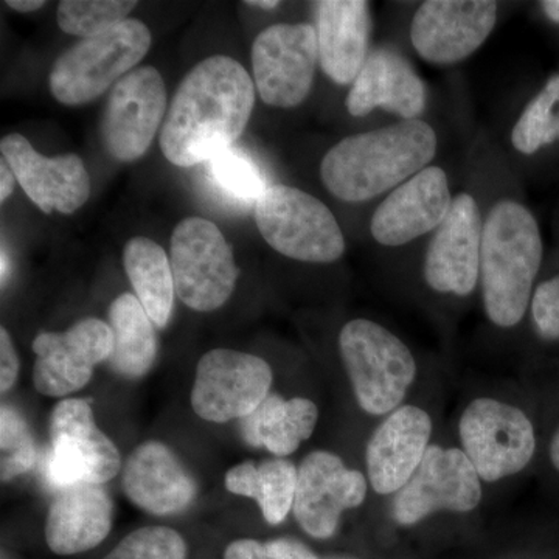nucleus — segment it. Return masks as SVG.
I'll use <instances>...</instances> for the list:
<instances>
[{
    "label": "nucleus",
    "instance_id": "1",
    "mask_svg": "<svg viewBox=\"0 0 559 559\" xmlns=\"http://www.w3.org/2000/svg\"><path fill=\"white\" fill-rule=\"evenodd\" d=\"M255 84L226 55L201 61L183 76L160 130V150L176 167L204 164L230 148L248 127Z\"/></svg>",
    "mask_w": 559,
    "mask_h": 559
},
{
    "label": "nucleus",
    "instance_id": "2",
    "mask_svg": "<svg viewBox=\"0 0 559 559\" xmlns=\"http://www.w3.org/2000/svg\"><path fill=\"white\" fill-rule=\"evenodd\" d=\"M437 145L436 131L419 119L359 132L325 154L320 178L337 200L370 201L429 167Z\"/></svg>",
    "mask_w": 559,
    "mask_h": 559
},
{
    "label": "nucleus",
    "instance_id": "3",
    "mask_svg": "<svg viewBox=\"0 0 559 559\" xmlns=\"http://www.w3.org/2000/svg\"><path fill=\"white\" fill-rule=\"evenodd\" d=\"M543 257L533 213L516 201L492 205L481 231L480 277L485 311L495 325L513 329L524 319Z\"/></svg>",
    "mask_w": 559,
    "mask_h": 559
},
{
    "label": "nucleus",
    "instance_id": "4",
    "mask_svg": "<svg viewBox=\"0 0 559 559\" xmlns=\"http://www.w3.org/2000/svg\"><path fill=\"white\" fill-rule=\"evenodd\" d=\"M340 352L360 409L374 417L399 409L417 377V360L399 336L373 320L353 319L341 330Z\"/></svg>",
    "mask_w": 559,
    "mask_h": 559
},
{
    "label": "nucleus",
    "instance_id": "5",
    "mask_svg": "<svg viewBox=\"0 0 559 559\" xmlns=\"http://www.w3.org/2000/svg\"><path fill=\"white\" fill-rule=\"evenodd\" d=\"M151 32L143 22L127 20L94 38L81 39L55 61L50 91L62 105H86L112 90L145 58Z\"/></svg>",
    "mask_w": 559,
    "mask_h": 559
},
{
    "label": "nucleus",
    "instance_id": "6",
    "mask_svg": "<svg viewBox=\"0 0 559 559\" xmlns=\"http://www.w3.org/2000/svg\"><path fill=\"white\" fill-rule=\"evenodd\" d=\"M261 237L288 259L334 263L344 255L345 238L331 210L318 198L289 186H271L255 202Z\"/></svg>",
    "mask_w": 559,
    "mask_h": 559
},
{
    "label": "nucleus",
    "instance_id": "7",
    "mask_svg": "<svg viewBox=\"0 0 559 559\" xmlns=\"http://www.w3.org/2000/svg\"><path fill=\"white\" fill-rule=\"evenodd\" d=\"M170 261L176 296L198 312L223 307L240 275L223 231L200 216L180 221L173 230Z\"/></svg>",
    "mask_w": 559,
    "mask_h": 559
},
{
    "label": "nucleus",
    "instance_id": "8",
    "mask_svg": "<svg viewBox=\"0 0 559 559\" xmlns=\"http://www.w3.org/2000/svg\"><path fill=\"white\" fill-rule=\"evenodd\" d=\"M462 451L484 481H499L527 468L536 433L527 414L495 399L471 401L459 423Z\"/></svg>",
    "mask_w": 559,
    "mask_h": 559
},
{
    "label": "nucleus",
    "instance_id": "9",
    "mask_svg": "<svg viewBox=\"0 0 559 559\" xmlns=\"http://www.w3.org/2000/svg\"><path fill=\"white\" fill-rule=\"evenodd\" d=\"M50 439L46 476L53 487L105 485L123 469L120 451L95 425L90 401H60L51 412Z\"/></svg>",
    "mask_w": 559,
    "mask_h": 559
},
{
    "label": "nucleus",
    "instance_id": "10",
    "mask_svg": "<svg viewBox=\"0 0 559 559\" xmlns=\"http://www.w3.org/2000/svg\"><path fill=\"white\" fill-rule=\"evenodd\" d=\"M272 369L249 353L216 348L200 359L191 389L194 414L210 423L248 418L271 395Z\"/></svg>",
    "mask_w": 559,
    "mask_h": 559
},
{
    "label": "nucleus",
    "instance_id": "11",
    "mask_svg": "<svg viewBox=\"0 0 559 559\" xmlns=\"http://www.w3.org/2000/svg\"><path fill=\"white\" fill-rule=\"evenodd\" d=\"M481 498V479L465 452L430 444L414 476L395 495L393 520L411 527L439 511L469 513Z\"/></svg>",
    "mask_w": 559,
    "mask_h": 559
},
{
    "label": "nucleus",
    "instance_id": "12",
    "mask_svg": "<svg viewBox=\"0 0 559 559\" xmlns=\"http://www.w3.org/2000/svg\"><path fill=\"white\" fill-rule=\"evenodd\" d=\"M319 61L314 25L275 24L252 44L255 87L272 108H296L307 100Z\"/></svg>",
    "mask_w": 559,
    "mask_h": 559
},
{
    "label": "nucleus",
    "instance_id": "13",
    "mask_svg": "<svg viewBox=\"0 0 559 559\" xmlns=\"http://www.w3.org/2000/svg\"><path fill=\"white\" fill-rule=\"evenodd\" d=\"M167 90L159 70H132L109 91L102 138L110 156L134 162L145 156L167 117Z\"/></svg>",
    "mask_w": 559,
    "mask_h": 559
},
{
    "label": "nucleus",
    "instance_id": "14",
    "mask_svg": "<svg viewBox=\"0 0 559 559\" xmlns=\"http://www.w3.org/2000/svg\"><path fill=\"white\" fill-rule=\"evenodd\" d=\"M33 352L35 389L40 395L62 399L86 388L94 367L109 360L114 333L100 319H81L62 333H39L33 341Z\"/></svg>",
    "mask_w": 559,
    "mask_h": 559
},
{
    "label": "nucleus",
    "instance_id": "15",
    "mask_svg": "<svg viewBox=\"0 0 559 559\" xmlns=\"http://www.w3.org/2000/svg\"><path fill=\"white\" fill-rule=\"evenodd\" d=\"M367 498V479L349 469L334 452H310L297 473L294 516L311 538L336 535L342 514L358 509Z\"/></svg>",
    "mask_w": 559,
    "mask_h": 559
},
{
    "label": "nucleus",
    "instance_id": "16",
    "mask_svg": "<svg viewBox=\"0 0 559 559\" xmlns=\"http://www.w3.org/2000/svg\"><path fill=\"white\" fill-rule=\"evenodd\" d=\"M496 20L498 3L491 0H428L412 20V46L432 64H455L480 49Z\"/></svg>",
    "mask_w": 559,
    "mask_h": 559
},
{
    "label": "nucleus",
    "instance_id": "17",
    "mask_svg": "<svg viewBox=\"0 0 559 559\" xmlns=\"http://www.w3.org/2000/svg\"><path fill=\"white\" fill-rule=\"evenodd\" d=\"M481 231L484 221L477 201L460 193L426 252L425 280L429 288L460 297L473 294L480 275Z\"/></svg>",
    "mask_w": 559,
    "mask_h": 559
},
{
    "label": "nucleus",
    "instance_id": "18",
    "mask_svg": "<svg viewBox=\"0 0 559 559\" xmlns=\"http://www.w3.org/2000/svg\"><path fill=\"white\" fill-rule=\"evenodd\" d=\"M0 151L22 190L44 213L70 215L90 200V173L76 154L43 156L17 132L2 139Z\"/></svg>",
    "mask_w": 559,
    "mask_h": 559
},
{
    "label": "nucleus",
    "instance_id": "19",
    "mask_svg": "<svg viewBox=\"0 0 559 559\" xmlns=\"http://www.w3.org/2000/svg\"><path fill=\"white\" fill-rule=\"evenodd\" d=\"M452 201L447 173L430 165L385 197L371 218V235L388 248L407 245L439 229Z\"/></svg>",
    "mask_w": 559,
    "mask_h": 559
},
{
    "label": "nucleus",
    "instance_id": "20",
    "mask_svg": "<svg viewBox=\"0 0 559 559\" xmlns=\"http://www.w3.org/2000/svg\"><path fill=\"white\" fill-rule=\"evenodd\" d=\"M432 418L421 407L400 406L378 426L367 443L366 465L374 492L396 495L425 459Z\"/></svg>",
    "mask_w": 559,
    "mask_h": 559
},
{
    "label": "nucleus",
    "instance_id": "21",
    "mask_svg": "<svg viewBox=\"0 0 559 559\" xmlns=\"http://www.w3.org/2000/svg\"><path fill=\"white\" fill-rule=\"evenodd\" d=\"M428 94L418 73L399 51L377 49L369 53L345 100L349 116L366 117L385 109L404 120L425 112Z\"/></svg>",
    "mask_w": 559,
    "mask_h": 559
},
{
    "label": "nucleus",
    "instance_id": "22",
    "mask_svg": "<svg viewBox=\"0 0 559 559\" xmlns=\"http://www.w3.org/2000/svg\"><path fill=\"white\" fill-rule=\"evenodd\" d=\"M121 479L128 499L156 516L189 509L197 498V484L160 441H146L135 448L124 462Z\"/></svg>",
    "mask_w": 559,
    "mask_h": 559
},
{
    "label": "nucleus",
    "instance_id": "23",
    "mask_svg": "<svg viewBox=\"0 0 559 559\" xmlns=\"http://www.w3.org/2000/svg\"><path fill=\"white\" fill-rule=\"evenodd\" d=\"M319 62L337 84H353L369 58L370 3L320 0L316 3Z\"/></svg>",
    "mask_w": 559,
    "mask_h": 559
},
{
    "label": "nucleus",
    "instance_id": "24",
    "mask_svg": "<svg viewBox=\"0 0 559 559\" xmlns=\"http://www.w3.org/2000/svg\"><path fill=\"white\" fill-rule=\"evenodd\" d=\"M112 522L114 502L103 485L61 489L47 513V546L62 557L84 554L108 538Z\"/></svg>",
    "mask_w": 559,
    "mask_h": 559
},
{
    "label": "nucleus",
    "instance_id": "25",
    "mask_svg": "<svg viewBox=\"0 0 559 559\" xmlns=\"http://www.w3.org/2000/svg\"><path fill=\"white\" fill-rule=\"evenodd\" d=\"M319 421V409L311 400H285L270 395L259 409L245 419V439L252 447L266 448L271 454L285 459L310 439Z\"/></svg>",
    "mask_w": 559,
    "mask_h": 559
},
{
    "label": "nucleus",
    "instance_id": "26",
    "mask_svg": "<svg viewBox=\"0 0 559 559\" xmlns=\"http://www.w3.org/2000/svg\"><path fill=\"white\" fill-rule=\"evenodd\" d=\"M109 326L114 333L110 369L128 380L145 377L157 358L156 325L135 294H121L110 304Z\"/></svg>",
    "mask_w": 559,
    "mask_h": 559
},
{
    "label": "nucleus",
    "instance_id": "27",
    "mask_svg": "<svg viewBox=\"0 0 559 559\" xmlns=\"http://www.w3.org/2000/svg\"><path fill=\"white\" fill-rule=\"evenodd\" d=\"M297 473L299 468L286 459L249 460L227 471L226 488L234 495L255 500L264 521L280 525L293 510Z\"/></svg>",
    "mask_w": 559,
    "mask_h": 559
},
{
    "label": "nucleus",
    "instance_id": "28",
    "mask_svg": "<svg viewBox=\"0 0 559 559\" xmlns=\"http://www.w3.org/2000/svg\"><path fill=\"white\" fill-rule=\"evenodd\" d=\"M123 264L135 297L154 325L164 330L170 322L176 296L167 252L150 238H132L124 246Z\"/></svg>",
    "mask_w": 559,
    "mask_h": 559
},
{
    "label": "nucleus",
    "instance_id": "29",
    "mask_svg": "<svg viewBox=\"0 0 559 559\" xmlns=\"http://www.w3.org/2000/svg\"><path fill=\"white\" fill-rule=\"evenodd\" d=\"M559 142V72L522 110L511 132L514 150L525 156Z\"/></svg>",
    "mask_w": 559,
    "mask_h": 559
},
{
    "label": "nucleus",
    "instance_id": "30",
    "mask_svg": "<svg viewBox=\"0 0 559 559\" xmlns=\"http://www.w3.org/2000/svg\"><path fill=\"white\" fill-rule=\"evenodd\" d=\"M205 164L216 190L238 204H255L261 194L270 189L259 165L242 150L230 146Z\"/></svg>",
    "mask_w": 559,
    "mask_h": 559
},
{
    "label": "nucleus",
    "instance_id": "31",
    "mask_svg": "<svg viewBox=\"0 0 559 559\" xmlns=\"http://www.w3.org/2000/svg\"><path fill=\"white\" fill-rule=\"evenodd\" d=\"M135 7L138 2L131 0H62L58 5V25L69 35L94 38L127 21Z\"/></svg>",
    "mask_w": 559,
    "mask_h": 559
},
{
    "label": "nucleus",
    "instance_id": "32",
    "mask_svg": "<svg viewBox=\"0 0 559 559\" xmlns=\"http://www.w3.org/2000/svg\"><path fill=\"white\" fill-rule=\"evenodd\" d=\"M0 474L11 481L28 473L36 463V447L27 421L13 407L0 409Z\"/></svg>",
    "mask_w": 559,
    "mask_h": 559
},
{
    "label": "nucleus",
    "instance_id": "33",
    "mask_svg": "<svg viewBox=\"0 0 559 559\" xmlns=\"http://www.w3.org/2000/svg\"><path fill=\"white\" fill-rule=\"evenodd\" d=\"M187 543L176 530L153 525L134 530L103 559H187Z\"/></svg>",
    "mask_w": 559,
    "mask_h": 559
},
{
    "label": "nucleus",
    "instance_id": "34",
    "mask_svg": "<svg viewBox=\"0 0 559 559\" xmlns=\"http://www.w3.org/2000/svg\"><path fill=\"white\" fill-rule=\"evenodd\" d=\"M224 559H319L297 539L278 538L261 543L257 539H237L227 546Z\"/></svg>",
    "mask_w": 559,
    "mask_h": 559
},
{
    "label": "nucleus",
    "instance_id": "35",
    "mask_svg": "<svg viewBox=\"0 0 559 559\" xmlns=\"http://www.w3.org/2000/svg\"><path fill=\"white\" fill-rule=\"evenodd\" d=\"M530 308L536 333L544 341L559 342V274L540 283Z\"/></svg>",
    "mask_w": 559,
    "mask_h": 559
},
{
    "label": "nucleus",
    "instance_id": "36",
    "mask_svg": "<svg viewBox=\"0 0 559 559\" xmlns=\"http://www.w3.org/2000/svg\"><path fill=\"white\" fill-rule=\"evenodd\" d=\"M20 374V358L9 331L0 330V392H9Z\"/></svg>",
    "mask_w": 559,
    "mask_h": 559
},
{
    "label": "nucleus",
    "instance_id": "37",
    "mask_svg": "<svg viewBox=\"0 0 559 559\" xmlns=\"http://www.w3.org/2000/svg\"><path fill=\"white\" fill-rule=\"evenodd\" d=\"M16 182V176L11 171L7 162L2 159V164H0V201H2V204L9 200L11 193H13Z\"/></svg>",
    "mask_w": 559,
    "mask_h": 559
},
{
    "label": "nucleus",
    "instance_id": "38",
    "mask_svg": "<svg viewBox=\"0 0 559 559\" xmlns=\"http://www.w3.org/2000/svg\"><path fill=\"white\" fill-rule=\"evenodd\" d=\"M5 5L11 10L21 11V13H32V11L43 9L47 3L43 0H7Z\"/></svg>",
    "mask_w": 559,
    "mask_h": 559
},
{
    "label": "nucleus",
    "instance_id": "39",
    "mask_svg": "<svg viewBox=\"0 0 559 559\" xmlns=\"http://www.w3.org/2000/svg\"><path fill=\"white\" fill-rule=\"evenodd\" d=\"M540 10L546 14L547 20L559 24V0H544L540 2Z\"/></svg>",
    "mask_w": 559,
    "mask_h": 559
},
{
    "label": "nucleus",
    "instance_id": "40",
    "mask_svg": "<svg viewBox=\"0 0 559 559\" xmlns=\"http://www.w3.org/2000/svg\"><path fill=\"white\" fill-rule=\"evenodd\" d=\"M550 462L554 468L559 473V428L555 432L554 439L550 443Z\"/></svg>",
    "mask_w": 559,
    "mask_h": 559
},
{
    "label": "nucleus",
    "instance_id": "41",
    "mask_svg": "<svg viewBox=\"0 0 559 559\" xmlns=\"http://www.w3.org/2000/svg\"><path fill=\"white\" fill-rule=\"evenodd\" d=\"M246 5L257 7L261 10H274L280 5L278 0H253V2H246Z\"/></svg>",
    "mask_w": 559,
    "mask_h": 559
},
{
    "label": "nucleus",
    "instance_id": "42",
    "mask_svg": "<svg viewBox=\"0 0 559 559\" xmlns=\"http://www.w3.org/2000/svg\"><path fill=\"white\" fill-rule=\"evenodd\" d=\"M9 257H7L5 250L2 249V286L5 285L7 275H9Z\"/></svg>",
    "mask_w": 559,
    "mask_h": 559
},
{
    "label": "nucleus",
    "instance_id": "43",
    "mask_svg": "<svg viewBox=\"0 0 559 559\" xmlns=\"http://www.w3.org/2000/svg\"><path fill=\"white\" fill-rule=\"evenodd\" d=\"M329 559H352V558H347V557H334V558H329Z\"/></svg>",
    "mask_w": 559,
    "mask_h": 559
}]
</instances>
